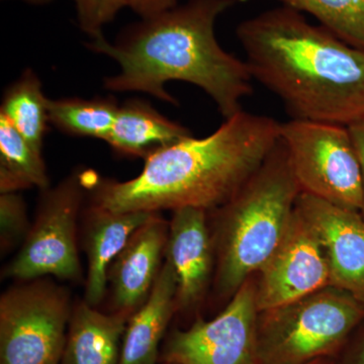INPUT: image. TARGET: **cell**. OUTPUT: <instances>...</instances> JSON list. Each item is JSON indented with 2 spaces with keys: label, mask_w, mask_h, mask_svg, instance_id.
Returning a JSON list of instances; mask_svg holds the SVG:
<instances>
[{
  "label": "cell",
  "mask_w": 364,
  "mask_h": 364,
  "mask_svg": "<svg viewBox=\"0 0 364 364\" xmlns=\"http://www.w3.org/2000/svg\"><path fill=\"white\" fill-rule=\"evenodd\" d=\"M364 321V305L334 286L258 314L260 364L336 359Z\"/></svg>",
  "instance_id": "cell-5"
},
{
  "label": "cell",
  "mask_w": 364,
  "mask_h": 364,
  "mask_svg": "<svg viewBox=\"0 0 364 364\" xmlns=\"http://www.w3.org/2000/svg\"><path fill=\"white\" fill-rule=\"evenodd\" d=\"M72 310L68 294L44 282L0 298V364H61Z\"/></svg>",
  "instance_id": "cell-7"
},
{
  "label": "cell",
  "mask_w": 364,
  "mask_h": 364,
  "mask_svg": "<svg viewBox=\"0 0 364 364\" xmlns=\"http://www.w3.org/2000/svg\"><path fill=\"white\" fill-rule=\"evenodd\" d=\"M177 277L166 258L150 296L129 318L119 364H156L159 346L177 312Z\"/></svg>",
  "instance_id": "cell-15"
},
{
  "label": "cell",
  "mask_w": 364,
  "mask_h": 364,
  "mask_svg": "<svg viewBox=\"0 0 364 364\" xmlns=\"http://www.w3.org/2000/svg\"><path fill=\"white\" fill-rule=\"evenodd\" d=\"M254 277L259 312L331 286L322 243L296 208L284 240Z\"/></svg>",
  "instance_id": "cell-10"
},
{
  "label": "cell",
  "mask_w": 364,
  "mask_h": 364,
  "mask_svg": "<svg viewBox=\"0 0 364 364\" xmlns=\"http://www.w3.org/2000/svg\"><path fill=\"white\" fill-rule=\"evenodd\" d=\"M165 256L177 277V312H189L205 299L214 282L215 249L207 210H173Z\"/></svg>",
  "instance_id": "cell-12"
},
{
  "label": "cell",
  "mask_w": 364,
  "mask_h": 364,
  "mask_svg": "<svg viewBox=\"0 0 364 364\" xmlns=\"http://www.w3.org/2000/svg\"><path fill=\"white\" fill-rule=\"evenodd\" d=\"M193 136L145 100L133 98L119 105L107 142L117 154L147 159L158 151Z\"/></svg>",
  "instance_id": "cell-17"
},
{
  "label": "cell",
  "mask_w": 364,
  "mask_h": 364,
  "mask_svg": "<svg viewBox=\"0 0 364 364\" xmlns=\"http://www.w3.org/2000/svg\"><path fill=\"white\" fill-rule=\"evenodd\" d=\"M230 0H188L129 26L116 42L104 36L86 47L119 64L117 75L105 80V90L143 92L177 105L165 90L170 81L202 88L225 119L242 109L252 95V76L246 61L227 52L215 37V21Z\"/></svg>",
  "instance_id": "cell-1"
},
{
  "label": "cell",
  "mask_w": 364,
  "mask_h": 364,
  "mask_svg": "<svg viewBox=\"0 0 364 364\" xmlns=\"http://www.w3.org/2000/svg\"><path fill=\"white\" fill-rule=\"evenodd\" d=\"M86 171H76L55 188L44 189L35 222L4 277L32 280L44 275L81 279L76 244L77 217L87 189Z\"/></svg>",
  "instance_id": "cell-8"
},
{
  "label": "cell",
  "mask_w": 364,
  "mask_h": 364,
  "mask_svg": "<svg viewBox=\"0 0 364 364\" xmlns=\"http://www.w3.org/2000/svg\"><path fill=\"white\" fill-rule=\"evenodd\" d=\"M25 202L18 193H6L0 196V238L1 251L16 245L30 231Z\"/></svg>",
  "instance_id": "cell-23"
},
{
  "label": "cell",
  "mask_w": 364,
  "mask_h": 364,
  "mask_svg": "<svg viewBox=\"0 0 364 364\" xmlns=\"http://www.w3.org/2000/svg\"><path fill=\"white\" fill-rule=\"evenodd\" d=\"M156 213H117L90 205L86 212L83 245L88 259L85 301L97 306L104 299L112 261Z\"/></svg>",
  "instance_id": "cell-14"
},
{
  "label": "cell",
  "mask_w": 364,
  "mask_h": 364,
  "mask_svg": "<svg viewBox=\"0 0 364 364\" xmlns=\"http://www.w3.org/2000/svg\"><path fill=\"white\" fill-rule=\"evenodd\" d=\"M279 139L226 203L208 212L215 249V293L228 301L259 272L286 236L301 195Z\"/></svg>",
  "instance_id": "cell-4"
},
{
  "label": "cell",
  "mask_w": 364,
  "mask_h": 364,
  "mask_svg": "<svg viewBox=\"0 0 364 364\" xmlns=\"http://www.w3.org/2000/svg\"><path fill=\"white\" fill-rule=\"evenodd\" d=\"M235 2L243 0H230ZM282 6L313 16L344 42L364 50V0H279Z\"/></svg>",
  "instance_id": "cell-21"
},
{
  "label": "cell",
  "mask_w": 364,
  "mask_h": 364,
  "mask_svg": "<svg viewBox=\"0 0 364 364\" xmlns=\"http://www.w3.org/2000/svg\"><path fill=\"white\" fill-rule=\"evenodd\" d=\"M31 188H49L42 152L0 114V193H18Z\"/></svg>",
  "instance_id": "cell-19"
},
{
  "label": "cell",
  "mask_w": 364,
  "mask_h": 364,
  "mask_svg": "<svg viewBox=\"0 0 364 364\" xmlns=\"http://www.w3.org/2000/svg\"><path fill=\"white\" fill-rule=\"evenodd\" d=\"M168 233L169 222L156 213L132 235L112 261L107 282H111L114 312L131 317L147 301L161 270Z\"/></svg>",
  "instance_id": "cell-13"
},
{
  "label": "cell",
  "mask_w": 364,
  "mask_h": 364,
  "mask_svg": "<svg viewBox=\"0 0 364 364\" xmlns=\"http://www.w3.org/2000/svg\"><path fill=\"white\" fill-rule=\"evenodd\" d=\"M251 76L293 119L348 126L364 117V50L287 6L239 23Z\"/></svg>",
  "instance_id": "cell-3"
},
{
  "label": "cell",
  "mask_w": 364,
  "mask_h": 364,
  "mask_svg": "<svg viewBox=\"0 0 364 364\" xmlns=\"http://www.w3.org/2000/svg\"><path fill=\"white\" fill-rule=\"evenodd\" d=\"M162 364H169V363H162Z\"/></svg>",
  "instance_id": "cell-29"
},
{
  "label": "cell",
  "mask_w": 364,
  "mask_h": 364,
  "mask_svg": "<svg viewBox=\"0 0 364 364\" xmlns=\"http://www.w3.org/2000/svg\"><path fill=\"white\" fill-rule=\"evenodd\" d=\"M347 128H348L349 133H350L354 147H355L356 153H358L359 165H360L363 189V207H361L360 213L364 218V117L348 124Z\"/></svg>",
  "instance_id": "cell-26"
},
{
  "label": "cell",
  "mask_w": 364,
  "mask_h": 364,
  "mask_svg": "<svg viewBox=\"0 0 364 364\" xmlns=\"http://www.w3.org/2000/svg\"><path fill=\"white\" fill-rule=\"evenodd\" d=\"M177 6V0H130V9L142 18H152Z\"/></svg>",
  "instance_id": "cell-25"
},
{
  "label": "cell",
  "mask_w": 364,
  "mask_h": 364,
  "mask_svg": "<svg viewBox=\"0 0 364 364\" xmlns=\"http://www.w3.org/2000/svg\"><path fill=\"white\" fill-rule=\"evenodd\" d=\"M75 6L79 28L90 40L104 36L105 26L114 20L117 14L130 6V0H72Z\"/></svg>",
  "instance_id": "cell-22"
},
{
  "label": "cell",
  "mask_w": 364,
  "mask_h": 364,
  "mask_svg": "<svg viewBox=\"0 0 364 364\" xmlns=\"http://www.w3.org/2000/svg\"><path fill=\"white\" fill-rule=\"evenodd\" d=\"M337 364H364V321L352 333L336 358Z\"/></svg>",
  "instance_id": "cell-24"
},
{
  "label": "cell",
  "mask_w": 364,
  "mask_h": 364,
  "mask_svg": "<svg viewBox=\"0 0 364 364\" xmlns=\"http://www.w3.org/2000/svg\"><path fill=\"white\" fill-rule=\"evenodd\" d=\"M48 104L49 98L43 92L37 74L26 69L6 88L0 109V114L40 152L50 124Z\"/></svg>",
  "instance_id": "cell-18"
},
{
  "label": "cell",
  "mask_w": 364,
  "mask_h": 364,
  "mask_svg": "<svg viewBox=\"0 0 364 364\" xmlns=\"http://www.w3.org/2000/svg\"><path fill=\"white\" fill-rule=\"evenodd\" d=\"M296 208L322 243L331 286L348 291L364 305L363 215L304 193Z\"/></svg>",
  "instance_id": "cell-11"
},
{
  "label": "cell",
  "mask_w": 364,
  "mask_h": 364,
  "mask_svg": "<svg viewBox=\"0 0 364 364\" xmlns=\"http://www.w3.org/2000/svg\"><path fill=\"white\" fill-rule=\"evenodd\" d=\"M279 134L301 193L360 212L363 178L347 126L293 119Z\"/></svg>",
  "instance_id": "cell-6"
},
{
  "label": "cell",
  "mask_w": 364,
  "mask_h": 364,
  "mask_svg": "<svg viewBox=\"0 0 364 364\" xmlns=\"http://www.w3.org/2000/svg\"><path fill=\"white\" fill-rule=\"evenodd\" d=\"M23 1L28 2V4H46L51 0H23Z\"/></svg>",
  "instance_id": "cell-28"
},
{
  "label": "cell",
  "mask_w": 364,
  "mask_h": 364,
  "mask_svg": "<svg viewBox=\"0 0 364 364\" xmlns=\"http://www.w3.org/2000/svg\"><path fill=\"white\" fill-rule=\"evenodd\" d=\"M119 105L112 97L50 100L49 122L55 128L76 136L109 138Z\"/></svg>",
  "instance_id": "cell-20"
},
{
  "label": "cell",
  "mask_w": 364,
  "mask_h": 364,
  "mask_svg": "<svg viewBox=\"0 0 364 364\" xmlns=\"http://www.w3.org/2000/svg\"><path fill=\"white\" fill-rule=\"evenodd\" d=\"M280 123L242 109L214 132L167 146L128 181L88 173L91 205L117 213H159L226 203L255 173L280 139Z\"/></svg>",
  "instance_id": "cell-2"
},
{
  "label": "cell",
  "mask_w": 364,
  "mask_h": 364,
  "mask_svg": "<svg viewBox=\"0 0 364 364\" xmlns=\"http://www.w3.org/2000/svg\"><path fill=\"white\" fill-rule=\"evenodd\" d=\"M309 364H337V363L336 359L334 358H322Z\"/></svg>",
  "instance_id": "cell-27"
},
{
  "label": "cell",
  "mask_w": 364,
  "mask_h": 364,
  "mask_svg": "<svg viewBox=\"0 0 364 364\" xmlns=\"http://www.w3.org/2000/svg\"><path fill=\"white\" fill-rule=\"evenodd\" d=\"M129 318L78 303L72 310L61 364H119Z\"/></svg>",
  "instance_id": "cell-16"
},
{
  "label": "cell",
  "mask_w": 364,
  "mask_h": 364,
  "mask_svg": "<svg viewBox=\"0 0 364 364\" xmlns=\"http://www.w3.org/2000/svg\"><path fill=\"white\" fill-rule=\"evenodd\" d=\"M255 277L244 282L219 315L198 318L186 330H173L160 360L169 364H260Z\"/></svg>",
  "instance_id": "cell-9"
}]
</instances>
